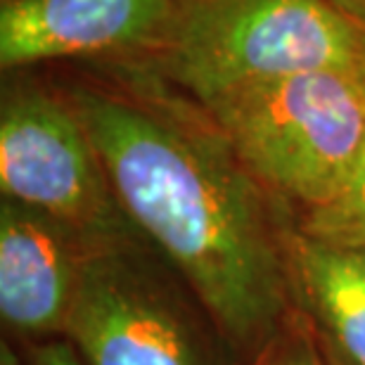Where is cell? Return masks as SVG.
I'll return each mask as SVG.
<instances>
[{
  "label": "cell",
  "mask_w": 365,
  "mask_h": 365,
  "mask_svg": "<svg viewBox=\"0 0 365 365\" xmlns=\"http://www.w3.org/2000/svg\"><path fill=\"white\" fill-rule=\"evenodd\" d=\"M105 164L126 216L202 299L247 365L292 306L294 216L261 187L211 112L150 69L46 67Z\"/></svg>",
  "instance_id": "1"
},
{
  "label": "cell",
  "mask_w": 365,
  "mask_h": 365,
  "mask_svg": "<svg viewBox=\"0 0 365 365\" xmlns=\"http://www.w3.org/2000/svg\"><path fill=\"white\" fill-rule=\"evenodd\" d=\"M202 105L261 187L294 218L330 200L365 150V91L356 71L240 86Z\"/></svg>",
  "instance_id": "2"
},
{
  "label": "cell",
  "mask_w": 365,
  "mask_h": 365,
  "mask_svg": "<svg viewBox=\"0 0 365 365\" xmlns=\"http://www.w3.org/2000/svg\"><path fill=\"white\" fill-rule=\"evenodd\" d=\"M195 100L311 71H356V36L337 0H185L143 64Z\"/></svg>",
  "instance_id": "3"
},
{
  "label": "cell",
  "mask_w": 365,
  "mask_h": 365,
  "mask_svg": "<svg viewBox=\"0 0 365 365\" xmlns=\"http://www.w3.org/2000/svg\"><path fill=\"white\" fill-rule=\"evenodd\" d=\"M64 337L86 365H245L202 299L148 240L86 259Z\"/></svg>",
  "instance_id": "4"
},
{
  "label": "cell",
  "mask_w": 365,
  "mask_h": 365,
  "mask_svg": "<svg viewBox=\"0 0 365 365\" xmlns=\"http://www.w3.org/2000/svg\"><path fill=\"white\" fill-rule=\"evenodd\" d=\"M0 187L3 197L55 218L95 252L145 240L81 116L46 67L3 74Z\"/></svg>",
  "instance_id": "5"
},
{
  "label": "cell",
  "mask_w": 365,
  "mask_h": 365,
  "mask_svg": "<svg viewBox=\"0 0 365 365\" xmlns=\"http://www.w3.org/2000/svg\"><path fill=\"white\" fill-rule=\"evenodd\" d=\"M185 0H12L0 3V69L155 60Z\"/></svg>",
  "instance_id": "6"
},
{
  "label": "cell",
  "mask_w": 365,
  "mask_h": 365,
  "mask_svg": "<svg viewBox=\"0 0 365 365\" xmlns=\"http://www.w3.org/2000/svg\"><path fill=\"white\" fill-rule=\"evenodd\" d=\"M91 250L76 232L24 204L0 202V318L24 346L62 339Z\"/></svg>",
  "instance_id": "7"
},
{
  "label": "cell",
  "mask_w": 365,
  "mask_h": 365,
  "mask_svg": "<svg viewBox=\"0 0 365 365\" xmlns=\"http://www.w3.org/2000/svg\"><path fill=\"white\" fill-rule=\"evenodd\" d=\"M292 306L327 365H365V250L287 235Z\"/></svg>",
  "instance_id": "8"
},
{
  "label": "cell",
  "mask_w": 365,
  "mask_h": 365,
  "mask_svg": "<svg viewBox=\"0 0 365 365\" xmlns=\"http://www.w3.org/2000/svg\"><path fill=\"white\" fill-rule=\"evenodd\" d=\"M299 232L318 242L365 250V150L337 192L294 218Z\"/></svg>",
  "instance_id": "9"
},
{
  "label": "cell",
  "mask_w": 365,
  "mask_h": 365,
  "mask_svg": "<svg viewBox=\"0 0 365 365\" xmlns=\"http://www.w3.org/2000/svg\"><path fill=\"white\" fill-rule=\"evenodd\" d=\"M247 365H327L313 334L297 309L289 313L275 337Z\"/></svg>",
  "instance_id": "10"
},
{
  "label": "cell",
  "mask_w": 365,
  "mask_h": 365,
  "mask_svg": "<svg viewBox=\"0 0 365 365\" xmlns=\"http://www.w3.org/2000/svg\"><path fill=\"white\" fill-rule=\"evenodd\" d=\"M24 365H86L67 337L24 346Z\"/></svg>",
  "instance_id": "11"
},
{
  "label": "cell",
  "mask_w": 365,
  "mask_h": 365,
  "mask_svg": "<svg viewBox=\"0 0 365 365\" xmlns=\"http://www.w3.org/2000/svg\"><path fill=\"white\" fill-rule=\"evenodd\" d=\"M346 12L356 36V76L365 91V0H337Z\"/></svg>",
  "instance_id": "12"
},
{
  "label": "cell",
  "mask_w": 365,
  "mask_h": 365,
  "mask_svg": "<svg viewBox=\"0 0 365 365\" xmlns=\"http://www.w3.org/2000/svg\"><path fill=\"white\" fill-rule=\"evenodd\" d=\"M0 365H24V356L7 339H3V346H0Z\"/></svg>",
  "instance_id": "13"
},
{
  "label": "cell",
  "mask_w": 365,
  "mask_h": 365,
  "mask_svg": "<svg viewBox=\"0 0 365 365\" xmlns=\"http://www.w3.org/2000/svg\"><path fill=\"white\" fill-rule=\"evenodd\" d=\"M0 3H12V0H0Z\"/></svg>",
  "instance_id": "14"
}]
</instances>
